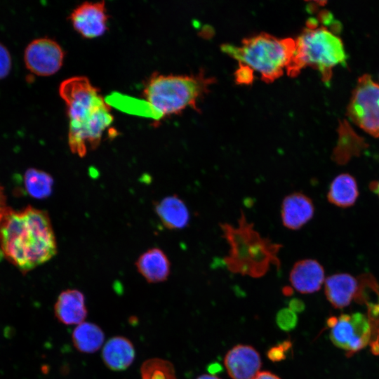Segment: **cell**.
I'll list each match as a JSON object with an SVG mask.
<instances>
[{
  "label": "cell",
  "mask_w": 379,
  "mask_h": 379,
  "mask_svg": "<svg viewBox=\"0 0 379 379\" xmlns=\"http://www.w3.org/2000/svg\"><path fill=\"white\" fill-rule=\"evenodd\" d=\"M58 91L69 120V147L73 154L84 157L100 145L104 134L111 128L114 121L111 106L84 76L63 80Z\"/></svg>",
  "instance_id": "cell-1"
},
{
  "label": "cell",
  "mask_w": 379,
  "mask_h": 379,
  "mask_svg": "<svg viewBox=\"0 0 379 379\" xmlns=\"http://www.w3.org/2000/svg\"><path fill=\"white\" fill-rule=\"evenodd\" d=\"M0 247L23 273L50 260L57 253V243L47 212L32 206L11 210L0 225Z\"/></svg>",
  "instance_id": "cell-2"
},
{
  "label": "cell",
  "mask_w": 379,
  "mask_h": 379,
  "mask_svg": "<svg viewBox=\"0 0 379 379\" xmlns=\"http://www.w3.org/2000/svg\"><path fill=\"white\" fill-rule=\"evenodd\" d=\"M220 227L230 246L223 260L230 272L257 278L265 275L271 265L280 267L278 253L282 246L262 237L243 211L237 227L229 223H221Z\"/></svg>",
  "instance_id": "cell-3"
},
{
  "label": "cell",
  "mask_w": 379,
  "mask_h": 379,
  "mask_svg": "<svg viewBox=\"0 0 379 379\" xmlns=\"http://www.w3.org/2000/svg\"><path fill=\"white\" fill-rule=\"evenodd\" d=\"M214 82L204 73L194 75L152 74L142 89L143 101L147 106L148 117L154 125L166 117L178 114L188 107L197 109L199 98Z\"/></svg>",
  "instance_id": "cell-4"
},
{
  "label": "cell",
  "mask_w": 379,
  "mask_h": 379,
  "mask_svg": "<svg viewBox=\"0 0 379 379\" xmlns=\"http://www.w3.org/2000/svg\"><path fill=\"white\" fill-rule=\"evenodd\" d=\"M222 50L239 65L255 71L263 81L270 83L286 72L293 56L295 39L260 34L244 39L239 46L222 45Z\"/></svg>",
  "instance_id": "cell-5"
},
{
  "label": "cell",
  "mask_w": 379,
  "mask_h": 379,
  "mask_svg": "<svg viewBox=\"0 0 379 379\" xmlns=\"http://www.w3.org/2000/svg\"><path fill=\"white\" fill-rule=\"evenodd\" d=\"M347 55L341 39L325 26L306 25L295 39V51L286 69L294 77L305 67L319 72L324 83L330 82L332 69L345 65Z\"/></svg>",
  "instance_id": "cell-6"
},
{
  "label": "cell",
  "mask_w": 379,
  "mask_h": 379,
  "mask_svg": "<svg viewBox=\"0 0 379 379\" xmlns=\"http://www.w3.org/2000/svg\"><path fill=\"white\" fill-rule=\"evenodd\" d=\"M350 119L373 137L379 138V84L368 74L361 76L347 107Z\"/></svg>",
  "instance_id": "cell-7"
},
{
  "label": "cell",
  "mask_w": 379,
  "mask_h": 379,
  "mask_svg": "<svg viewBox=\"0 0 379 379\" xmlns=\"http://www.w3.org/2000/svg\"><path fill=\"white\" fill-rule=\"evenodd\" d=\"M333 343L350 353L364 348L371 338V325L365 315L356 312L331 317L327 321Z\"/></svg>",
  "instance_id": "cell-8"
},
{
  "label": "cell",
  "mask_w": 379,
  "mask_h": 379,
  "mask_svg": "<svg viewBox=\"0 0 379 379\" xmlns=\"http://www.w3.org/2000/svg\"><path fill=\"white\" fill-rule=\"evenodd\" d=\"M65 51L55 40L45 36L30 41L24 51L27 69L39 77L56 74L62 67Z\"/></svg>",
  "instance_id": "cell-9"
},
{
  "label": "cell",
  "mask_w": 379,
  "mask_h": 379,
  "mask_svg": "<svg viewBox=\"0 0 379 379\" xmlns=\"http://www.w3.org/2000/svg\"><path fill=\"white\" fill-rule=\"evenodd\" d=\"M69 18L73 29L84 39L100 37L108 29L109 15L104 1L83 2L72 10Z\"/></svg>",
  "instance_id": "cell-10"
},
{
  "label": "cell",
  "mask_w": 379,
  "mask_h": 379,
  "mask_svg": "<svg viewBox=\"0 0 379 379\" xmlns=\"http://www.w3.org/2000/svg\"><path fill=\"white\" fill-rule=\"evenodd\" d=\"M224 364L232 379H253L260 372L261 359L253 347L237 345L227 352Z\"/></svg>",
  "instance_id": "cell-11"
},
{
  "label": "cell",
  "mask_w": 379,
  "mask_h": 379,
  "mask_svg": "<svg viewBox=\"0 0 379 379\" xmlns=\"http://www.w3.org/2000/svg\"><path fill=\"white\" fill-rule=\"evenodd\" d=\"M314 206L312 199L301 192H293L283 200L281 209L282 223L289 230L300 229L313 217Z\"/></svg>",
  "instance_id": "cell-12"
},
{
  "label": "cell",
  "mask_w": 379,
  "mask_h": 379,
  "mask_svg": "<svg viewBox=\"0 0 379 379\" xmlns=\"http://www.w3.org/2000/svg\"><path fill=\"white\" fill-rule=\"evenodd\" d=\"M324 270L313 259L296 262L290 272V281L293 288L301 293H312L319 291L325 281Z\"/></svg>",
  "instance_id": "cell-13"
},
{
  "label": "cell",
  "mask_w": 379,
  "mask_h": 379,
  "mask_svg": "<svg viewBox=\"0 0 379 379\" xmlns=\"http://www.w3.org/2000/svg\"><path fill=\"white\" fill-rule=\"evenodd\" d=\"M54 312L57 319L65 325H79L87 316L84 294L77 289H67L59 295Z\"/></svg>",
  "instance_id": "cell-14"
},
{
  "label": "cell",
  "mask_w": 379,
  "mask_h": 379,
  "mask_svg": "<svg viewBox=\"0 0 379 379\" xmlns=\"http://www.w3.org/2000/svg\"><path fill=\"white\" fill-rule=\"evenodd\" d=\"M325 294L336 308L347 306L359 292L358 280L346 273L333 274L325 279Z\"/></svg>",
  "instance_id": "cell-15"
},
{
  "label": "cell",
  "mask_w": 379,
  "mask_h": 379,
  "mask_svg": "<svg viewBox=\"0 0 379 379\" xmlns=\"http://www.w3.org/2000/svg\"><path fill=\"white\" fill-rule=\"evenodd\" d=\"M138 272L149 283L166 281L171 272V263L166 253L152 248L142 253L135 262Z\"/></svg>",
  "instance_id": "cell-16"
},
{
  "label": "cell",
  "mask_w": 379,
  "mask_h": 379,
  "mask_svg": "<svg viewBox=\"0 0 379 379\" xmlns=\"http://www.w3.org/2000/svg\"><path fill=\"white\" fill-rule=\"evenodd\" d=\"M154 211L161 222L168 230H181L189 223L188 208L177 195L166 197L155 202Z\"/></svg>",
  "instance_id": "cell-17"
},
{
  "label": "cell",
  "mask_w": 379,
  "mask_h": 379,
  "mask_svg": "<svg viewBox=\"0 0 379 379\" xmlns=\"http://www.w3.org/2000/svg\"><path fill=\"white\" fill-rule=\"evenodd\" d=\"M104 363L110 369L123 371L133 361L135 350L131 342L122 336L110 338L102 349Z\"/></svg>",
  "instance_id": "cell-18"
},
{
  "label": "cell",
  "mask_w": 379,
  "mask_h": 379,
  "mask_svg": "<svg viewBox=\"0 0 379 379\" xmlns=\"http://www.w3.org/2000/svg\"><path fill=\"white\" fill-rule=\"evenodd\" d=\"M359 196L355 178L349 173H341L331 182L328 194V201L338 207L347 208L353 206Z\"/></svg>",
  "instance_id": "cell-19"
},
{
  "label": "cell",
  "mask_w": 379,
  "mask_h": 379,
  "mask_svg": "<svg viewBox=\"0 0 379 379\" xmlns=\"http://www.w3.org/2000/svg\"><path fill=\"white\" fill-rule=\"evenodd\" d=\"M105 335L96 324L85 322L77 325L72 333L74 347L84 353H93L103 344Z\"/></svg>",
  "instance_id": "cell-20"
},
{
  "label": "cell",
  "mask_w": 379,
  "mask_h": 379,
  "mask_svg": "<svg viewBox=\"0 0 379 379\" xmlns=\"http://www.w3.org/2000/svg\"><path fill=\"white\" fill-rule=\"evenodd\" d=\"M24 186L29 196L43 199L51 194L53 179L44 171L30 168L25 172Z\"/></svg>",
  "instance_id": "cell-21"
},
{
  "label": "cell",
  "mask_w": 379,
  "mask_h": 379,
  "mask_svg": "<svg viewBox=\"0 0 379 379\" xmlns=\"http://www.w3.org/2000/svg\"><path fill=\"white\" fill-rule=\"evenodd\" d=\"M339 141L335 149V159L343 162L345 151H351L352 155L357 154L365 146L361 138L358 137L350 128L346 121L341 122L339 128Z\"/></svg>",
  "instance_id": "cell-22"
},
{
  "label": "cell",
  "mask_w": 379,
  "mask_h": 379,
  "mask_svg": "<svg viewBox=\"0 0 379 379\" xmlns=\"http://www.w3.org/2000/svg\"><path fill=\"white\" fill-rule=\"evenodd\" d=\"M141 379H176L172 364L161 359L146 360L140 368Z\"/></svg>",
  "instance_id": "cell-23"
},
{
  "label": "cell",
  "mask_w": 379,
  "mask_h": 379,
  "mask_svg": "<svg viewBox=\"0 0 379 379\" xmlns=\"http://www.w3.org/2000/svg\"><path fill=\"white\" fill-rule=\"evenodd\" d=\"M278 326L284 331H290L295 328L298 323L296 313L289 308L280 310L276 316Z\"/></svg>",
  "instance_id": "cell-24"
},
{
  "label": "cell",
  "mask_w": 379,
  "mask_h": 379,
  "mask_svg": "<svg viewBox=\"0 0 379 379\" xmlns=\"http://www.w3.org/2000/svg\"><path fill=\"white\" fill-rule=\"evenodd\" d=\"M12 68V58L8 48L0 43V80L6 78Z\"/></svg>",
  "instance_id": "cell-25"
},
{
  "label": "cell",
  "mask_w": 379,
  "mask_h": 379,
  "mask_svg": "<svg viewBox=\"0 0 379 379\" xmlns=\"http://www.w3.org/2000/svg\"><path fill=\"white\" fill-rule=\"evenodd\" d=\"M291 343L289 341H284L272 347L267 352L268 358L272 361H279L285 359V353L289 349Z\"/></svg>",
  "instance_id": "cell-26"
},
{
  "label": "cell",
  "mask_w": 379,
  "mask_h": 379,
  "mask_svg": "<svg viewBox=\"0 0 379 379\" xmlns=\"http://www.w3.org/2000/svg\"><path fill=\"white\" fill-rule=\"evenodd\" d=\"M235 75L237 82L240 84H249L253 79V71L243 65H239Z\"/></svg>",
  "instance_id": "cell-27"
},
{
  "label": "cell",
  "mask_w": 379,
  "mask_h": 379,
  "mask_svg": "<svg viewBox=\"0 0 379 379\" xmlns=\"http://www.w3.org/2000/svg\"><path fill=\"white\" fill-rule=\"evenodd\" d=\"M10 211L11 209L6 204V197L4 189L0 185V225Z\"/></svg>",
  "instance_id": "cell-28"
},
{
  "label": "cell",
  "mask_w": 379,
  "mask_h": 379,
  "mask_svg": "<svg viewBox=\"0 0 379 379\" xmlns=\"http://www.w3.org/2000/svg\"><path fill=\"white\" fill-rule=\"evenodd\" d=\"M288 306L289 309H291L295 312H301L305 310L304 302L297 298H293L291 300Z\"/></svg>",
  "instance_id": "cell-29"
},
{
  "label": "cell",
  "mask_w": 379,
  "mask_h": 379,
  "mask_svg": "<svg viewBox=\"0 0 379 379\" xmlns=\"http://www.w3.org/2000/svg\"><path fill=\"white\" fill-rule=\"evenodd\" d=\"M253 379H281L269 371H260Z\"/></svg>",
  "instance_id": "cell-30"
},
{
  "label": "cell",
  "mask_w": 379,
  "mask_h": 379,
  "mask_svg": "<svg viewBox=\"0 0 379 379\" xmlns=\"http://www.w3.org/2000/svg\"><path fill=\"white\" fill-rule=\"evenodd\" d=\"M369 189L379 197V180H373L369 184Z\"/></svg>",
  "instance_id": "cell-31"
},
{
  "label": "cell",
  "mask_w": 379,
  "mask_h": 379,
  "mask_svg": "<svg viewBox=\"0 0 379 379\" xmlns=\"http://www.w3.org/2000/svg\"><path fill=\"white\" fill-rule=\"evenodd\" d=\"M220 370H221V366L218 363L212 364L208 367V371L210 372V373L211 375H213V374H214L215 373H218Z\"/></svg>",
  "instance_id": "cell-32"
},
{
  "label": "cell",
  "mask_w": 379,
  "mask_h": 379,
  "mask_svg": "<svg viewBox=\"0 0 379 379\" xmlns=\"http://www.w3.org/2000/svg\"><path fill=\"white\" fill-rule=\"evenodd\" d=\"M197 379H220L218 378L217 376L211 374H204L200 376H199Z\"/></svg>",
  "instance_id": "cell-33"
},
{
  "label": "cell",
  "mask_w": 379,
  "mask_h": 379,
  "mask_svg": "<svg viewBox=\"0 0 379 379\" xmlns=\"http://www.w3.org/2000/svg\"><path fill=\"white\" fill-rule=\"evenodd\" d=\"M4 255L1 250L0 249V259L2 258V256Z\"/></svg>",
  "instance_id": "cell-34"
}]
</instances>
